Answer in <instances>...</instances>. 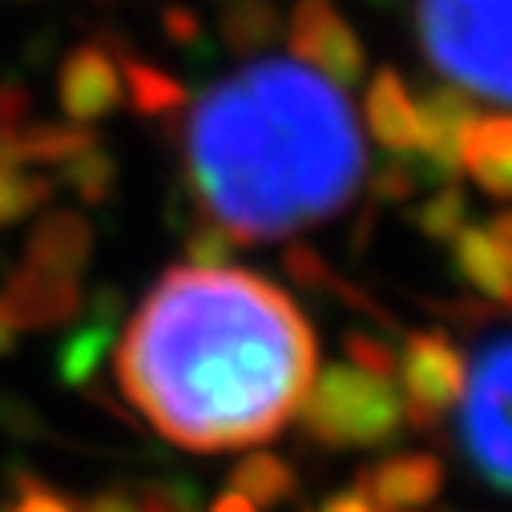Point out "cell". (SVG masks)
<instances>
[{"mask_svg":"<svg viewBox=\"0 0 512 512\" xmlns=\"http://www.w3.org/2000/svg\"><path fill=\"white\" fill-rule=\"evenodd\" d=\"M57 182H61L65 190H73L77 202L101 206V202L113 194V186H117V166H113V158L93 142V146H85L81 154H73V158H65V162L57 166Z\"/></svg>","mask_w":512,"mask_h":512,"instance_id":"obj_20","label":"cell"},{"mask_svg":"<svg viewBox=\"0 0 512 512\" xmlns=\"http://www.w3.org/2000/svg\"><path fill=\"white\" fill-rule=\"evenodd\" d=\"M89 254H93V226L77 210H49L33 226L21 263H33V267H45V271L81 279Z\"/></svg>","mask_w":512,"mask_h":512,"instance_id":"obj_15","label":"cell"},{"mask_svg":"<svg viewBox=\"0 0 512 512\" xmlns=\"http://www.w3.org/2000/svg\"><path fill=\"white\" fill-rule=\"evenodd\" d=\"M363 117L371 138L388 150V154H412L416 138H420V117H416V101L404 85V77L396 69L383 65L371 85H367V101H363Z\"/></svg>","mask_w":512,"mask_h":512,"instance_id":"obj_13","label":"cell"},{"mask_svg":"<svg viewBox=\"0 0 512 512\" xmlns=\"http://www.w3.org/2000/svg\"><path fill=\"white\" fill-rule=\"evenodd\" d=\"M460 444L484 484L512 496V335L476 351L460 396Z\"/></svg>","mask_w":512,"mask_h":512,"instance_id":"obj_5","label":"cell"},{"mask_svg":"<svg viewBox=\"0 0 512 512\" xmlns=\"http://www.w3.org/2000/svg\"><path fill=\"white\" fill-rule=\"evenodd\" d=\"M33 113V97L17 81H0V125H25Z\"/></svg>","mask_w":512,"mask_h":512,"instance_id":"obj_28","label":"cell"},{"mask_svg":"<svg viewBox=\"0 0 512 512\" xmlns=\"http://www.w3.org/2000/svg\"><path fill=\"white\" fill-rule=\"evenodd\" d=\"M117 65H121V85H125V101L134 105L138 117H170L178 109H186V85L178 77H170L166 69L121 53L117 49Z\"/></svg>","mask_w":512,"mask_h":512,"instance_id":"obj_16","label":"cell"},{"mask_svg":"<svg viewBox=\"0 0 512 512\" xmlns=\"http://www.w3.org/2000/svg\"><path fill=\"white\" fill-rule=\"evenodd\" d=\"M117 319H121V295L109 291V287L97 291L89 299V319L57 351V375H61L65 388H85V383H93L97 363L105 359V351L113 343Z\"/></svg>","mask_w":512,"mask_h":512,"instance_id":"obj_14","label":"cell"},{"mask_svg":"<svg viewBox=\"0 0 512 512\" xmlns=\"http://www.w3.org/2000/svg\"><path fill=\"white\" fill-rule=\"evenodd\" d=\"M210 512H259V508H254L246 496H238L234 488H226V492H222V496L210 504Z\"/></svg>","mask_w":512,"mask_h":512,"instance_id":"obj_33","label":"cell"},{"mask_svg":"<svg viewBox=\"0 0 512 512\" xmlns=\"http://www.w3.org/2000/svg\"><path fill=\"white\" fill-rule=\"evenodd\" d=\"M17 339H21V331L13 327V319L5 315V307H0V355H13L17 351Z\"/></svg>","mask_w":512,"mask_h":512,"instance_id":"obj_35","label":"cell"},{"mask_svg":"<svg viewBox=\"0 0 512 512\" xmlns=\"http://www.w3.org/2000/svg\"><path fill=\"white\" fill-rule=\"evenodd\" d=\"M234 250H238V242L206 210H198V218L186 226V259H190V267H226Z\"/></svg>","mask_w":512,"mask_h":512,"instance_id":"obj_25","label":"cell"},{"mask_svg":"<svg viewBox=\"0 0 512 512\" xmlns=\"http://www.w3.org/2000/svg\"><path fill=\"white\" fill-rule=\"evenodd\" d=\"M0 512H81V504L69 500L65 492H57L53 484H45L37 472L17 468L13 492H9V500H0Z\"/></svg>","mask_w":512,"mask_h":512,"instance_id":"obj_24","label":"cell"},{"mask_svg":"<svg viewBox=\"0 0 512 512\" xmlns=\"http://www.w3.org/2000/svg\"><path fill=\"white\" fill-rule=\"evenodd\" d=\"M238 496H246L254 508H275L283 504L287 496H295L299 488V476L295 468L283 460V456H271V452H250L242 456L234 468H230V480H226Z\"/></svg>","mask_w":512,"mask_h":512,"instance_id":"obj_18","label":"cell"},{"mask_svg":"<svg viewBox=\"0 0 512 512\" xmlns=\"http://www.w3.org/2000/svg\"><path fill=\"white\" fill-rule=\"evenodd\" d=\"M57 97H61L65 117H73L77 125H93V121L117 113L125 105L117 49L101 45V41L77 45L57 69Z\"/></svg>","mask_w":512,"mask_h":512,"instance_id":"obj_9","label":"cell"},{"mask_svg":"<svg viewBox=\"0 0 512 512\" xmlns=\"http://www.w3.org/2000/svg\"><path fill=\"white\" fill-rule=\"evenodd\" d=\"M299 416H303L307 440L331 452L392 444L408 428L392 379L359 371L351 363H335L319 379H311Z\"/></svg>","mask_w":512,"mask_h":512,"instance_id":"obj_4","label":"cell"},{"mask_svg":"<svg viewBox=\"0 0 512 512\" xmlns=\"http://www.w3.org/2000/svg\"><path fill=\"white\" fill-rule=\"evenodd\" d=\"M0 424H5L9 432H17V436H33V432H37V420H33L29 408L17 404V400H0Z\"/></svg>","mask_w":512,"mask_h":512,"instance_id":"obj_32","label":"cell"},{"mask_svg":"<svg viewBox=\"0 0 512 512\" xmlns=\"http://www.w3.org/2000/svg\"><path fill=\"white\" fill-rule=\"evenodd\" d=\"M480 190H484L488 198H512V162H508V166H504V170H500L492 182H484Z\"/></svg>","mask_w":512,"mask_h":512,"instance_id":"obj_34","label":"cell"},{"mask_svg":"<svg viewBox=\"0 0 512 512\" xmlns=\"http://www.w3.org/2000/svg\"><path fill=\"white\" fill-rule=\"evenodd\" d=\"M283 271H287V279H291L299 291H311V295H335V299L351 303L355 311H367V315L383 319V307H375L371 299H363V291H355V287H347L343 279H335V271L327 267L323 254H315V250L303 246V242H291V246H287V254H283Z\"/></svg>","mask_w":512,"mask_h":512,"instance_id":"obj_19","label":"cell"},{"mask_svg":"<svg viewBox=\"0 0 512 512\" xmlns=\"http://www.w3.org/2000/svg\"><path fill=\"white\" fill-rule=\"evenodd\" d=\"M291 53L307 65H315L331 85H359L367 69V53L355 37V29L339 17L331 0H299L287 21Z\"/></svg>","mask_w":512,"mask_h":512,"instance_id":"obj_7","label":"cell"},{"mask_svg":"<svg viewBox=\"0 0 512 512\" xmlns=\"http://www.w3.org/2000/svg\"><path fill=\"white\" fill-rule=\"evenodd\" d=\"M416 117H420V138H416V150L408 154L416 182L420 186L456 182L460 138L468 130V121L476 117V101L456 85H432L416 105Z\"/></svg>","mask_w":512,"mask_h":512,"instance_id":"obj_8","label":"cell"},{"mask_svg":"<svg viewBox=\"0 0 512 512\" xmlns=\"http://www.w3.org/2000/svg\"><path fill=\"white\" fill-rule=\"evenodd\" d=\"M375 5H379V0H375Z\"/></svg>","mask_w":512,"mask_h":512,"instance_id":"obj_37","label":"cell"},{"mask_svg":"<svg viewBox=\"0 0 512 512\" xmlns=\"http://www.w3.org/2000/svg\"><path fill=\"white\" fill-rule=\"evenodd\" d=\"M363 178L359 125L323 73L259 61L202 93L186 117V182L238 246L339 214Z\"/></svg>","mask_w":512,"mask_h":512,"instance_id":"obj_2","label":"cell"},{"mask_svg":"<svg viewBox=\"0 0 512 512\" xmlns=\"http://www.w3.org/2000/svg\"><path fill=\"white\" fill-rule=\"evenodd\" d=\"M343 351H347L351 367L371 371V375H383V379H392L396 375V363H400V355L388 343H383L379 335H371V331H347Z\"/></svg>","mask_w":512,"mask_h":512,"instance_id":"obj_27","label":"cell"},{"mask_svg":"<svg viewBox=\"0 0 512 512\" xmlns=\"http://www.w3.org/2000/svg\"><path fill=\"white\" fill-rule=\"evenodd\" d=\"M279 33H283V17L275 9V0H226L222 5L218 37L234 57L271 49Z\"/></svg>","mask_w":512,"mask_h":512,"instance_id":"obj_17","label":"cell"},{"mask_svg":"<svg viewBox=\"0 0 512 512\" xmlns=\"http://www.w3.org/2000/svg\"><path fill=\"white\" fill-rule=\"evenodd\" d=\"M319 512H388V508H379V504L367 496V488L355 480L351 488H343V492L327 496V500L319 504Z\"/></svg>","mask_w":512,"mask_h":512,"instance_id":"obj_29","label":"cell"},{"mask_svg":"<svg viewBox=\"0 0 512 512\" xmlns=\"http://www.w3.org/2000/svg\"><path fill=\"white\" fill-rule=\"evenodd\" d=\"M134 500L138 512H202L198 484L190 480H150Z\"/></svg>","mask_w":512,"mask_h":512,"instance_id":"obj_26","label":"cell"},{"mask_svg":"<svg viewBox=\"0 0 512 512\" xmlns=\"http://www.w3.org/2000/svg\"><path fill=\"white\" fill-rule=\"evenodd\" d=\"M0 307L13 319L17 331H49V327H65L69 319L81 315L85 307V291L81 279L21 263L5 291H0Z\"/></svg>","mask_w":512,"mask_h":512,"instance_id":"obj_10","label":"cell"},{"mask_svg":"<svg viewBox=\"0 0 512 512\" xmlns=\"http://www.w3.org/2000/svg\"><path fill=\"white\" fill-rule=\"evenodd\" d=\"M416 29L444 77L512 105V0H416Z\"/></svg>","mask_w":512,"mask_h":512,"instance_id":"obj_3","label":"cell"},{"mask_svg":"<svg viewBox=\"0 0 512 512\" xmlns=\"http://www.w3.org/2000/svg\"><path fill=\"white\" fill-rule=\"evenodd\" d=\"M488 230H492V234H500L504 242H512V210H504V214H496V218L488 222Z\"/></svg>","mask_w":512,"mask_h":512,"instance_id":"obj_36","label":"cell"},{"mask_svg":"<svg viewBox=\"0 0 512 512\" xmlns=\"http://www.w3.org/2000/svg\"><path fill=\"white\" fill-rule=\"evenodd\" d=\"M416 226L432 242H452L468 226V198H464V190L456 182L436 186V194L416 206Z\"/></svg>","mask_w":512,"mask_h":512,"instance_id":"obj_23","label":"cell"},{"mask_svg":"<svg viewBox=\"0 0 512 512\" xmlns=\"http://www.w3.org/2000/svg\"><path fill=\"white\" fill-rule=\"evenodd\" d=\"M81 512H138V500H134V492L113 484V488H101L97 496H89L81 504Z\"/></svg>","mask_w":512,"mask_h":512,"instance_id":"obj_30","label":"cell"},{"mask_svg":"<svg viewBox=\"0 0 512 512\" xmlns=\"http://www.w3.org/2000/svg\"><path fill=\"white\" fill-rule=\"evenodd\" d=\"M319 367L303 311L263 275L170 267L117 343V383L166 440L234 452L275 440Z\"/></svg>","mask_w":512,"mask_h":512,"instance_id":"obj_1","label":"cell"},{"mask_svg":"<svg viewBox=\"0 0 512 512\" xmlns=\"http://www.w3.org/2000/svg\"><path fill=\"white\" fill-rule=\"evenodd\" d=\"M452 263L480 299L512 311V242L488 226H464L452 238Z\"/></svg>","mask_w":512,"mask_h":512,"instance_id":"obj_12","label":"cell"},{"mask_svg":"<svg viewBox=\"0 0 512 512\" xmlns=\"http://www.w3.org/2000/svg\"><path fill=\"white\" fill-rule=\"evenodd\" d=\"M404 379V424L432 432L464 396V355L444 331H412L404 339V355L396 363Z\"/></svg>","mask_w":512,"mask_h":512,"instance_id":"obj_6","label":"cell"},{"mask_svg":"<svg viewBox=\"0 0 512 512\" xmlns=\"http://www.w3.org/2000/svg\"><path fill=\"white\" fill-rule=\"evenodd\" d=\"M53 198V178L33 170H0V226L25 222Z\"/></svg>","mask_w":512,"mask_h":512,"instance_id":"obj_22","label":"cell"},{"mask_svg":"<svg viewBox=\"0 0 512 512\" xmlns=\"http://www.w3.org/2000/svg\"><path fill=\"white\" fill-rule=\"evenodd\" d=\"M21 142H25V166H61L65 158L81 154L85 146H93V130L85 125H49V121H33L21 125Z\"/></svg>","mask_w":512,"mask_h":512,"instance_id":"obj_21","label":"cell"},{"mask_svg":"<svg viewBox=\"0 0 512 512\" xmlns=\"http://www.w3.org/2000/svg\"><path fill=\"white\" fill-rule=\"evenodd\" d=\"M359 484L388 512H424L444 488V460L432 452H396L363 468Z\"/></svg>","mask_w":512,"mask_h":512,"instance_id":"obj_11","label":"cell"},{"mask_svg":"<svg viewBox=\"0 0 512 512\" xmlns=\"http://www.w3.org/2000/svg\"><path fill=\"white\" fill-rule=\"evenodd\" d=\"M166 33H170L178 45H194V41L202 37V25H198V17H194L190 9H170V13H166Z\"/></svg>","mask_w":512,"mask_h":512,"instance_id":"obj_31","label":"cell"}]
</instances>
